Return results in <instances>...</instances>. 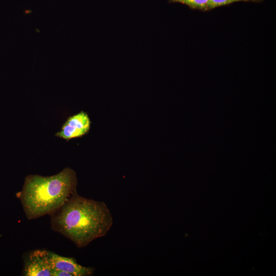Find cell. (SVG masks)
<instances>
[{
	"label": "cell",
	"mask_w": 276,
	"mask_h": 276,
	"mask_svg": "<svg viewBox=\"0 0 276 276\" xmlns=\"http://www.w3.org/2000/svg\"><path fill=\"white\" fill-rule=\"evenodd\" d=\"M51 216L52 229L79 248L105 236L113 221L105 202L84 198L77 192Z\"/></svg>",
	"instance_id": "6da1fadb"
},
{
	"label": "cell",
	"mask_w": 276,
	"mask_h": 276,
	"mask_svg": "<svg viewBox=\"0 0 276 276\" xmlns=\"http://www.w3.org/2000/svg\"><path fill=\"white\" fill-rule=\"evenodd\" d=\"M76 172L67 167L56 175L26 177L22 190L17 194L28 220L51 215L77 192Z\"/></svg>",
	"instance_id": "7a4b0ae2"
},
{
	"label": "cell",
	"mask_w": 276,
	"mask_h": 276,
	"mask_svg": "<svg viewBox=\"0 0 276 276\" xmlns=\"http://www.w3.org/2000/svg\"><path fill=\"white\" fill-rule=\"evenodd\" d=\"M48 251L36 250L28 254L24 261L22 275L25 276H53Z\"/></svg>",
	"instance_id": "3957f363"
},
{
	"label": "cell",
	"mask_w": 276,
	"mask_h": 276,
	"mask_svg": "<svg viewBox=\"0 0 276 276\" xmlns=\"http://www.w3.org/2000/svg\"><path fill=\"white\" fill-rule=\"evenodd\" d=\"M90 125L91 121L87 113L81 111L70 117L63 125L61 131L55 135L66 141L81 137L89 132Z\"/></svg>",
	"instance_id": "277c9868"
},
{
	"label": "cell",
	"mask_w": 276,
	"mask_h": 276,
	"mask_svg": "<svg viewBox=\"0 0 276 276\" xmlns=\"http://www.w3.org/2000/svg\"><path fill=\"white\" fill-rule=\"evenodd\" d=\"M48 257L53 269L66 271L72 276H90L94 274V268L81 265L73 258L62 257L50 251H48Z\"/></svg>",
	"instance_id": "5b68a950"
},
{
	"label": "cell",
	"mask_w": 276,
	"mask_h": 276,
	"mask_svg": "<svg viewBox=\"0 0 276 276\" xmlns=\"http://www.w3.org/2000/svg\"><path fill=\"white\" fill-rule=\"evenodd\" d=\"M169 3H180L188 6L192 9L202 11L209 10L210 0H168Z\"/></svg>",
	"instance_id": "8992f818"
},
{
	"label": "cell",
	"mask_w": 276,
	"mask_h": 276,
	"mask_svg": "<svg viewBox=\"0 0 276 276\" xmlns=\"http://www.w3.org/2000/svg\"><path fill=\"white\" fill-rule=\"evenodd\" d=\"M263 0H210L209 4V10L215 8L223 6L228 4H231L235 2H261Z\"/></svg>",
	"instance_id": "52a82bcc"
},
{
	"label": "cell",
	"mask_w": 276,
	"mask_h": 276,
	"mask_svg": "<svg viewBox=\"0 0 276 276\" xmlns=\"http://www.w3.org/2000/svg\"><path fill=\"white\" fill-rule=\"evenodd\" d=\"M53 276H72V275L63 270L53 269Z\"/></svg>",
	"instance_id": "ba28073f"
}]
</instances>
